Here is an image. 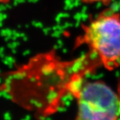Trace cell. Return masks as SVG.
<instances>
[{
  "mask_svg": "<svg viewBox=\"0 0 120 120\" xmlns=\"http://www.w3.org/2000/svg\"><path fill=\"white\" fill-rule=\"evenodd\" d=\"M70 94L77 103V112L73 120H120L117 93L103 81L84 79L73 86Z\"/></svg>",
  "mask_w": 120,
  "mask_h": 120,
  "instance_id": "7a4b0ae2",
  "label": "cell"
},
{
  "mask_svg": "<svg viewBox=\"0 0 120 120\" xmlns=\"http://www.w3.org/2000/svg\"><path fill=\"white\" fill-rule=\"evenodd\" d=\"M11 1V0H0V5H5L9 4H10V2Z\"/></svg>",
  "mask_w": 120,
  "mask_h": 120,
  "instance_id": "5b68a950",
  "label": "cell"
},
{
  "mask_svg": "<svg viewBox=\"0 0 120 120\" xmlns=\"http://www.w3.org/2000/svg\"><path fill=\"white\" fill-rule=\"evenodd\" d=\"M85 45L100 67L113 71L120 67V13L105 9L82 26L75 46Z\"/></svg>",
  "mask_w": 120,
  "mask_h": 120,
  "instance_id": "6da1fadb",
  "label": "cell"
},
{
  "mask_svg": "<svg viewBox=\"0 0 120 120\" xmlns=\"http://www.w3.org/2000/svg\"><path fill=\"white\" fill-rule=\"evenodd\" d=\"M82 4L87 5L97 4H101L104 5H108L111 2L114 0H79Z\"/></svg>",
  "mask_w": 120,
  "mask_h": 120,
  "instance_id": "3957f363",
  "label": "cell"
},
{
  "mask_svg": "<svg viewBox=\"0 0 120 120\" xmlns=\"http://www.w3.org/2000/svg\"><path fill=\"white\" fill-rule=\"evenodd\" d=\"M117 93L118 95V97L120 99V77L118 79V83H117Z\"/></svg>",
  "mask_w": 120,
  "mask_h": 120,
  "instance_id": "277c9868",
  "label": "cell"
}]
</instances>
